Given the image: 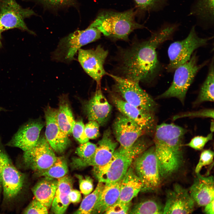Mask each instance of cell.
Returning a JSON list of instances; mask_svg holds the SVG:
<instances>
[{"instance_id":"1","label":"cell","mask_w":214,"mask_h":214,"mask_svg":"<svg viewBox=\"0 0 214 214\" xmlns=\"http://www.w3.org/2000/svg\"><path fill=\"white\" fill-rule=\"evenodd\" d=\"M178 26L177 23L165 24L147 40L124 50L120 56L118 76L139 84L152 82L160 67L156 49L172 38Z\"/></svg>"},{"instance_id":"2","label":"cell","mask_w":214,"mask_h":214,"mask_svg":"<svg viewBox=\"0 0 214 214\" xmlns=\"http://www.w3.org/2000/svg\"><path fill=\"white\" fill-rule=\"evenodd\" d=\"M186 131L172 123L156 126L154 141L161 178L170 177L180 168L183 161L182 142Z\"/></svg>"},{"instance_id":"3","label":"cell","mask_w":214,"mask_h":214,"mask_svg":"<svg viewBox=\"0 0 214 214\" xmlns=\"http://www.w3.org/2000/svg\"><path fill=\"white\" fill-rule=\"evenodd\" d=\"M150 143L141 136L130 147L120 146L106 165L93 166V173L98 182L112 183L122 180L134 159L149 148Z\"/></svg>"},{"instance_id":"4","label":"cell","mask_w":214,"mask_h":214,"mask_svg":"<svg viewBox=\"0 0 214 214\" xmlns=\"http://www.w3.org/2000/svg\"><path fill=\"white\" fill-rule=\"evenodd\" d=\"M89 26L96 28L105 36L125 40L133 31L143 27L136 21L133 10L122 12H103Z\"/></svg>"},{"instance_id":"5","label":"cell","mask_w":214,"mask_h":214,"mask_svg":"<svg viewBox=\"0 0 214 214\" xmlns=\"http://www.w3.org/2000/svg\"><path fill=\"white\" fill-rule=\"evenodd\" d=\"M132 165L141 182V191L152 192L159 188L162 178L154 146L148 148L138 155Z\"/></svg>"},{"instance_id":"6","label":"cell","mask_w":214,"mask_h":214,"mask_svg":"<svg viewBox=\"0 0 214 214\" xmlns=\"http://www.w3.org/2000/svg\"><path fill=\"white\" fill-rule=\"evenodd\" d=\"M198 57L196 54L190 60L177 67L174 71L173 81L169 87L157 98L175 97L184 104L188 90L198 72L207 62L198 64Z\"/></svg>"},{"instance_id":"7","label":"cell","mask_w":214,"mask_h":214,"mask_svg":"<svg viewBox=\"0 0 214 214\" xmlns=\"http://www.w3.org/2000/svg\"><path fill=\"white\" fill-rule=\"evenodd\" d=\"M101 33L96 28L89 26L85 30H77L70 34L60 40L53 53V59L66 62L72 61L82 46L99 39Z\"/></svg>"},{"instance_id":"8","label":"cell","mask_w":214,"mask_h":214,"mask_svg":"<svg viewBox=\"0 0 214 214\" xmlns=\"http://www.w3.org/2000/svg\"><path fill=\"white\" fill-rule=\"evenodd\" d=\"M0 158L3 201L10 203L21 194L26 183V176L13 164L3 145L0 149Z\"/></svg>"},{"instance_id":"9","label":"cell","mask_w":214,"mask_h":214,"mask_svg":"<svg viewBox=\"0 0 214 214\" xmlns=\"http://www.w3.org/2000/svg\"><path fill=\"white\" fill-rule=\"evenodd\" d=\"M212 37L202 38L196 33L193 26L188 36L183 40L171 43L168 50L169 63L166 67L168 72H172L178 67L188 61L194 51L207 44Z\"/></svg>"},{"instance_id":"10","label":"cell","mask_w":214,"mask_h":214,"mask_svg":"<svg viewBox=\"0 0 214 214\" xmlns=\"http://www.w3.org/2000/svg\"><path fill=\"white\" fill-rule=\"evenodd\" d=\"M114 81L115 91L128 103L144 111L154 113L157 104L139 84L118 75L108 74Z\"/></svg>"},{"instance_id":"11","label":"cell","mask_w":214,"mask_h":214,"mask_svg":"<svg viewBox=\"0 0 214 214\" xmlns=\"http://www.w3.org/2000/svg\"><path fill=\"white\" fill-rule=\"evenodd\" d=\"M36 15L32 10L23 7L16 0H0V30L2 32L16 29L34 34L25 20Z\"/></svg>"},{"instance_id":"12","label":"cell","mask_w":214,"mask_h":214,"mask_svg":"<svg viewBox=\"0 0 214 214\" xmlns=\"http://www.w3.org/2000/svg\"><path fill=\"white\" fill-rule=\"evenodd\" d=\"M57 158L45 137L42 136L34 146L24 152L22 161L26 169L31 170L36 175L50 167Z\"/></svg>"},{"instance_id":"13","label":"cell","mask_w":214,"mask_h":214,"mask_svg":"<svg viewBox=\"0 0 214 214\" xmlns=\"http://www.w3.org/2000/svg\"><path fill=\"white\" fill-rule=\"evenodd\" d=\"M108 52L100 45L93 49H80L78 59L86 73L99 85L103 77L107 74L104 64Z\"/></svg>"},{"instance_id":"14","label":"cell","mask_w":214,"mask_h":214,"mask_svg":"<svg viewBox=\"0 0 214 214\" xmlns=\"http://www.w3.org/2000/svg\"><path fill=\"white\" fill-rule=\"evenodd\" d=\"M163 214H187L194 210L195 202L188 191L178 184L166 193Z\"/></svg>"},{"instance_id":"15","label":"cell","mask_w":214,"mask_h":214,"mask_svg":"<svg viewBox=\"0 0 214 214\" xmlns=\"http://www.w3.org/2000/svg\"><path fill=\"white\" fill-rule=\"evenodd\" d=\"M113 132L120 146L128 148L146 133L137 124L121 113L115 119Z\"/></svg>"},{"instance_id":"16","label":"cell","mask_w":214,"mask_h":214,"mask_svg":"<svg viewBox=\"0 0 214 214\" xmlns=\"http://www.w3.org/2000/svg\"><path fill=\"white\" fill-rule=\"evenodd\" d=\"M112 102L121 113L133 121L142 128L147 133L155 128L154 113L141 110L119 98L116 95L111 94Z\"/></svg>"},{"instance_id":"17","label":"cell","mask_w":214,"mask_h":214,"mask_svg":"<svg viewBox=\"0 0 214 214\" xmlns=\"http://www.w3.org/2000/svg\"><path fill=\"white\" fill-rule=\"evenodd\" d=\"M44 125L40 119L27 122L20 127L6 145L19 148L23 152L29 150L37 142Z\"/></svg>"},{"instance_id":"18","label":"cell","mask_w":214,"mask_h":214,"mask_svg":"<svg viewBox=\"0 0 214 214\" xmlns=\"http://www.w3.org/2000/svg\"><path fill=\"white\" fill-rule=\"evenodd\" d=\"M57 110L50 107L45 111L46 122L45 138L54 151L64 152L70 141L68 136L60 128L56 119Z\"/></svg>"},{"instance_id":"19","label":"cell","mask_w":214,"mask_h":214,"mask_svg":"<svg viewBox=\"0 0 214 214\" xmlns=\"http://www.w3.org/2000/svg\"><path fill=\"white\" fill-rule=\"evenodd\" d=\"M84 109L89 121H96L100 126H102L109 117L112 106L99 89L85 104Z\"/></svg>"},{"instance_id":"20","label":"cell","mask_w":214,"mask_h":214,"mask_svg":"<svg viewBox=\"0 0 214 214\" xmlns=\"http://www.w3.org/2000/svg\"><path fill=\"white\" fill-rule=\"evenodd\" d=\"M111 133L109 128L104 131L101 139L96 145L97 148L93 157L81 165L78 169L89 166H102L109 162L118 145L117 142L113 139Z\"/></svg>"},{"instance_id":"21","label":"cell","mask_w":214,"mask_h":214,"mask_svg":"<svg viewBox=\"0 0 214 214\" xmlns=\"http://www.w3.org/2000/svg\"><path fill=\"white\" fill-rule=\"evenodd\" d=\"M188 191L195 203L199 206H204L214 199L213 176L205 177L197 173Z\"/></svg>"},{"instance_id":"22","label":"cell","mask_w":214,"mask_h":214,"mask_svg":"<svg viewBox=\"0 0 214 214\" xmlns=\"http://www.w3.org/2000/svg\"><path fill=\"white\" fill-rule=\"evenodd\" d=\"M55 196L51 206L53 213L63 214L70 203L69 193L73 189V180L67 176L58 179Z\"/></svg>"},{"instance_id":"23","label":"cell","mask_w":214,"mask_h":214,"mask_svg":"<svg viewBox=\"0 0 214 214\" xmlns=\"http://www.w3.org/2000/svg\"><path fill=\"white\" fill-rule=\"evenodd\" d=\"M142 186L141 180L131 165L121 180L117 201L125 203L130 202L141 191Z\"/></svg>"},{"instance_id":"24","label":"cell","mask_w":214,"mask_h":214,"mask_svg":"<svg viewBox=\"0 0 214 214\" xmlns=\"http://www.w3.org/2000/svg\"><path fill=\"white\" fill-rule=\"evenodd\" d=\"M57 182L56 179L43 177L32 188L35 198L45 205L48 210L51 207L55 196Z\"/></svg>"},{"instance_id":"25","label":"cell","mask_w":214,"mask_h":214,"mask_svg":"<svg viewBox=\"0 0 214 214\" xmlns=\"http://www.w3.org/2000/svg\"><path fill=\"white\" fill-rule=\"evenodd\" d=\"M121 180L116 182L104 184L92 214L104 213L117 201L119 195Z\"/></svg>"},{"instance_id":"26","label":"cell","mask_w":214,"mask_h":214,"mask_svg":"<svg viewBox=\"0 0 214 214\" xmlns=\"http://www.w3.org/2000/svg\"><path fill=\"white\" fill-rule=\"evenodd\" d=\"M214 0H195L189 14L200 20L213 24Z\"/></svg>"},{"instance_id":"27","label":"cell","mask_w":214,"mask_h":214,"mask_svg":"<svg viewBox=\"0 0 214 214\" xmlns=\"http://www.w3.org/2000/svg\"><path fill=\"white\" fill-rule=\"evenodd\" d=\"M67 102L64 100L57 110L56 119L61 130L68 136L72 133L75 122L71 108Z\"/></svg>"},{"instance_id":"28","label":"cell","mask_w":214,"mask_h":214,"mask_svg":"<svg viewBox=\"0 0 214 214\" xmlns=\"http://www.w3.org/2000/svg\"><path fill=\"white\" fill-rule=\"evenodd\" d=\"M214 59L213 57L207 76L203 83L195 104L205 101H214Z\"/></svg>"},{"instance_id":"29","label":"cell","mask_w":214,"mask_h":214,"mask_svg":"<svg viewBox=\"0 0 214 214\" xmlns=\"http://www.w3.org/2000/svg\"><path fill=\"white\" fill-rule=\"evenodd\" d=\"M68 169L66 160L62 157H57L55 162L48 169L42 171L36 175L58 179L67 174Z\"/></svg>"},{"instance_id":"30","label":"cell","mask_w":214,"mask_h":214,"mask_svg":"<svg viewBox=\"0 0 214 214\" xmlns=\"http://www.w3.org/2000/svg\"><path fill=\"white\" fill-rule=\"evenodd\" d=\"M105 184L98 182L95 189L87 195L82 201L78 209L75 214H92Z\"/></svg>"},{"instance_id":"31","label":"cell","mask_w":214,"mask_h":214,"mask_svg":"<svg viewBox=\"0 0 214 214\" xmlns=\"http://www.w3.org/2000/svg\"><path fill=\"white\" fill-rule=\"evenodd\" d=\"M163 207L161 204L152 199L144 200L137 203L132 207L130 214H163Z\"/></svg>"},{"instance_id":"32","label":"cell","mask_w":214,"mask_h":214,"mask_svg":"<svg viewBox=\"0 0 214 214\" xmlns=\"http://www.w3.org/2000/svg\"><path fill=\"white\" fill-rule=\"evenodd\" d=\"M141 10H160L166 6L169 0H134Z\"/></svg>"},{"instance_id":"33","label":"cell","mask_w":214,"mask_h":214,"mask_svg":"<svg viewBox=\"0 0 214 214\" xmlns=\"http://www.w3.org/2000/svg\"><path fill=\"white\" fill-rule=\"evenodd\" d=\"M48 209L43 204L36 198L34 199L23 210V214L48 213Z\"/></svg>"},{"instance_id":"34","label":"cell","mask_w":214,"mask_h":214,"mask_svg":"<svg viewBox=\"0 0 214 214\" xmlns=\"http://www.w3.org/2000/svg\"><path fill=\"white\" fill-rule=\"evenodd\" d=\"M213 138V133H209L207 136H197L193 137L185 146L190 147L195 150H201L203 149L206 144Z\"/></svg>"},{"instance_id":"35","label":"cell","mask_w":214,"mask_h":214,"mask_svg":"<svg viewBox=\"0 0 214 214\" xmlns=\"http://www.w3.org/2000/svg\"><path fill=\"white\" fill-rule=\"evenodd\" d=\"M214 152L210 150H206L201 153L200 158L195 169L196 174L200 173L202 168L209 165L213 162Z\"/></svg>"},{"instance_id":"36","label":"cell","mask_w":214,"mask_h":214,"mask_svg":"<svg viewBox=\"0 0 214 214\" xmlns=\"http://www.w3.org/2000/svg\"><path fill=\"white\" fill-rule=\"evenodd\" d=\"M84 125L82 121H78L75 122L72 129L73 136L81 144L87 142L89 140L84 133Z\"/></svg>"},{"instance_id":"37","label":"cell","mask_w":214,"mask_h":214,"mask_svg":"<svg viewBox=\"0 0 214 214\" xmlns=\"http://www.w3.org/2000/svg\"><path fill=\"white\" fill-rule=\"evenodd\" d=\"M131 205V202L125 203L117 201L108 208L104 213L105 214L129 213Z\"/></svg>"},{"instance_id":"38","label":"cell","mask_w":214,"mask_h":214,"mask_svg":"<svg viewBox=\"0 0 214 214\" xmlns=\"http://www.w3.org/2000/svg\"><path fill=\"white\" fill-rule=\"evenodd\" d=\"M48 8H58L71 6L75 0H35Z\"/></svg>"},{"instance_id":"39","label":"cell","mask_w":214,"mask_h":214,"mask_svg":"<svg viewBox=\"0 0 214 214\" xmlns=\"http://www.w3.org/2000/svg\"><path fill=\"white\" fill-rule=\"evenodd\" d=\"M76 176L78 180L79 188L81 192L86 195L91 193L93 188L92 179L89 176L84 177L79 175H76Z\"/></svg>"},{"instance_id":"40","label":"cell","mask_w":214,"mask_h":214,"mask_svg":"<svg viewBox=\"0 0 214 214\" xmlns=\"http://www.w3.org/2000/svg\"><path fill=\"white\" fill-rule=\"evenodd\" d=\"M100 126L98 123L94 121H89L84 125V133L89 139H95L99 136Z\"/></svg>"},{"instance_id":"41","label":"cell","mask_w":214,"mask_h":214,"mask_svg":"<svg viewBox=\"0 0 214 214\" xmlns=\"http://www.w3.org/2000/svg\"><path fill=\"white\" fill-rule=\"evenodd\" d=\"M202 117L214 118V111L213 109L202 110L195 112L186 113L176 115L173 118L174 120L184 117Z\"/></svg>"},{"instance_id":"42","label":"cell","mask_w":214,"mask_h":214,"mask_svg":"<svg viewBox=\"0 0 214 214\" xmlns=\"http://www.w3.org/2000/svg\"><path fill=\"white\" fill-rule=\"evenodd\" d=\"M70 202L76 203L79 202L81 199V192L78 190L72 189L69 195Z\"/></svg>"},{"instance_id":"43","label":"cell","mask_w":214,"mask_h":214,"mask_svg":"<svg viewBox=\"0 0 214 214\" xmlns=\"http://www.w3.org/2000/svg\"><path fill=\"white\" fill-rule=\"evenodd\" d=\"M204 212L207 214L214 213V199L204 206Z\"/></svg>"},{"instance_id":"44","label":"cell","mask_w":214,"mask_h":214,"mask_svg":"<svg viewBox=\"0 0 214 214\" xmlns=\"http://www.w3.org/2000/svg\"><path fill=\"white\" fill-rule=\"evenodd\" d=\"M3 145V143L2 142L1 138L0 136V151L1 146ZM1 165L0 160V199L1 197V192L2 191V182H1Z\"/></svg>"},{"instance_id":"45","label":"cell","mask_w":214,"mask_h":214,"mask_svg":"<svg viewBox=\"0 0 214 214\" xmlns=\"http://www.w3.org/2000/svg\"><path fill=\"white\" fill-rule=\"evenodd\" d=\"M210 130L211 132L213 133L214 131V122L212 121L211 123Z\"/></svg>"},{"instance_id":"46","label":"cell","mask_w":214,"mask_h":214,"mask_svg":"<svg viewBox=\"0 0 214 214\" xmlns=\"http://www.w3.org/2000/svg\"><path fill=\"white\" fill-rule=\"evenodd\" d=\"M1 33L2 32L0 30V48L2 47V44L1 42L2 36H1Z\"/></svg>"}]
</instances>
